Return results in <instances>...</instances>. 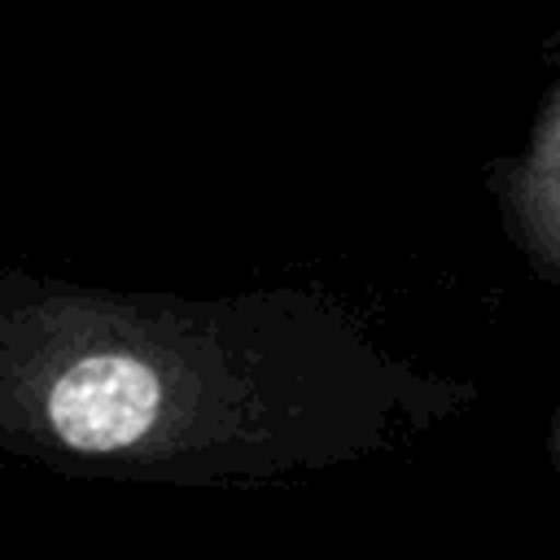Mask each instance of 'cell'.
I'll return each instance as SVG.
<instances>
[{
  "mask_svg": "<svg viewBox=\"0 0 560 560\" xmlns=\"http://www.w3.org/2000/svg\"><path fill=\"white\" fill-rule=\"evenodd\" d=\"M31 429L74 459L179 464V442L192 420L179 407V381L149 354L96 346L66 359L39 385Z\"/></svg>",
  "mask_w": 560,
  "mask_h": 560,
  "instance_id": "cell-1",
  "label": "cell"
}]
</instances>
